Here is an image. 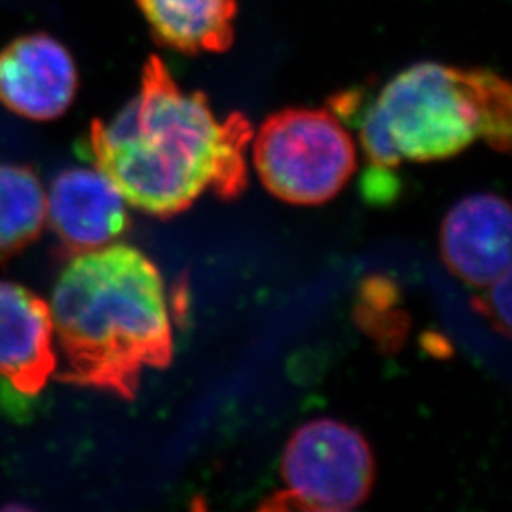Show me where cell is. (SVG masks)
<instances>
[{"mask_svg": "<svg viewBox=\"0 0 512 512\" xmlns=\"http://www.w3.org/2000/svg\"><path fill=\"white\" fill-rule=\"evenodd\" d=\"M251 122L219 120L207 97L184 92L160 57L143 69L141 90L109 122H93L88 147L126 202L156 217L186 211L205 192L222 200L247 188Z\"/></svg>", "mask_w": 512, "mask_h": 512, "instance_id": "1", "label": "cell"}, {"mask_svg": "<svg viewBox=\"0 0 512 512\" xmlns=\"http://www.w3.org/2000/svg\"><path fill=\"white\" fill-rule=\"evenodd\" d=\"M61 380L133 399L148 368L173 359L165 283L131 245L76 253L48 302Z\"/></svg>", "mask_w": 512, "mask_h": 512, "instance_id": "2", "label": "cell"}, {"mask_svg": "<svg viewBox=\"0 0 512 512\" xmlns=\"http://www.w3.org/2000/svg\"><path fill=\"white\" fill-rule=\"evenodd\" d=\"M355 116L368 162L382 169L446 160L476 139L501 152L511 147V86L486 69L412 65Z\"/></svg>", "mask_w": 512, "mask_h": 512, "instance_id": "3", "label": "cell"}, {"mask_svg": "<svg viewBox=\"0 0 512 512\" xmlns=\"http://www.w3.org/2000/svg\"><path fill=\"white\" fill-rule=\"evenodd\" d=\"M253 162L275 198L319 205L346 186L357 167V152L332 110L283 109L256 131Z\"/></svg>", "mask_w": 512, "mask_h": 512, "instance_id": "4", "label": "cell"}, {"mask_svg": "<svg viewBox=\"0 0 512 512\" xmlns=\"http://www.w3.org/2000/svg\"><path fill=\"white\" fill-rule=\"evenodd\" d=\"M281 490L264 511H351L374 484V458L365 437L342 421H308L294 431L281 461Z\"/></svg>", "mask_w": 512, "mask_h": 512, "instance_id": "5", "label": "cell"}, {"mask_svg": "<svg viewBox=\"0 0 512 512\" xmlns=\"http://www.w3.org/2000/svg\"><path fill=\"white\" fill-rule=\"evenodd\" d=\"M76 92V63L57 38L31 33L0 50V103L21 118L55 120L73 105Z\"/></svg>", "mask_w": 512, "mask_h": 512, "instance_id": "6", "label": "cell"}, {"mask_svg": "<svg viewBox=\"0 0 512 512\" xmlns=\"http://www.w3.org/2000/svg\"><path fill=\"white\" fill-rule=\"evenodd\" d=\"M128 205L99 167H71L46 190V224L76 255L120 238L128 228Z\"/></svg>", "mask_w": 512, "mask_h": 512, "instance_id": "7", "label": "cell"}, {"mask_svg": "<svg viewBox=\"0 0 512 512\" xmlns=\"http://www.w3.org/2000/svg\"><path fill=\"white\" fill-rule=\"evenodd\" d=\"M440 253L461 281L488 287L511 272V209L495 194H475L452 207L440 228Z\"/></svg>", "mask_w": 512, "mask_h": 512, "instance_id": "8", "label": "cell"}, {"mask_svg": "<svg viewBox=\"0 0 512 512\" xmlns=\"http://www.w3.org/2000/svg\"><path fill=\"white\" fill-rule=\"evenodd\" d=\"M54 323L46 300L0 281V378L19 393L37 395L55 376Z\"/></svg>", "mask_w": 512, "mask_h": 512, "instance_id": "9", "label": "cell"}, {"mask_svg": "<svg viewBox=\"0 0 512 512\" xmlns=\"http://www.w3.org/2000/svg\"><path fill=\"white\" fill-rule=\"evenodd\" d=\"M154 40L181 54H222L236 38V0H135Z\"/></svg>", "mask_w": 512, "mask_h": 512, "instance_id": "10", "label": "cell"}, {"mask_svg": "<svg viewBox=\"0 0 512 512\" xmlns=\"http://www.w3.org/2000/svg\"><path fill=\"white\" fill-rule=\"evenodd\" d=\"M46 226V188L25 165L0 164V260L16 255Z\"/></svg>", "mask_w": 512, "mask_h": 512, "instance_id": "11", "label": "cell"}, {"mask_svg": "<svg viewBox=\"0 0 512 512\" xmlns=\"http://www.w3.org/2000/svg\"><path fill=\"white\" fill-rule=\"evenodd\" d=\"M486 293L482 294V315H486L495 329L499 332H509L511 329V272L501 275L484 287Z\"/></svg>", "mask_w": 512, "mask_h": 512, "instance_id": "12", "label": "cell"}]
</instances>
